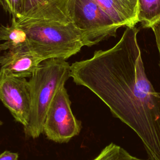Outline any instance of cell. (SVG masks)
Listing matches in <instances>:
<instances>
[{
    "label": "cell",
    "instance_id": "cell-7",
    "mask_svg": "<svg viewBox=\"0 0 160 160\" xmlns=\"http://www.w3.org/2000/svg\"><path fill=\"white\" fill-rule=\"evenodd\" d=\"M71 0H23L21 16L18 19L71 22L69 6ZM17 19V20H18Z\"/></svg>",
    "mask_w": 160,
    "mask_h": 160
},
{
    "label": "cell",
    "instance_id": "cell-5",
    "mask_svg": "<svg viewBox=\"0 0 160 160\" xmlns=\"http://www.w3.org/2000/svg\"><path fill=\"white\" fill-rule=\"evenodd\" d=\"M71 104L69 94L63 86L56 93L46 115L43 132L48 139L66 143L80 133L82 123L74 116Z\"/></svg>",
    "mask_w": 160,
    "mask_h": 160
},
{
    "label": "cell",
    "instance_id": "cell-2",
    "mask_svg": "<svg viewBox=\"0 0 160 160\" xmlns=\"http://www.w3.org/2000/svg\"><path fill=\"white\" fill-rule=\"evenodd\" d=\"M71 65L64 59L42 61L29 78L31 96L29 122L24 127L26 137L36 139L43 132V124L49 106L57 91L70 78Z\"/></svg>",
    "mask_w": 160,
    "mask_h": 160
},
{
    "label": "cell",
    "instance_id": "cell-4",
    "mask_svg": "<svg viewBox=\"0 0 160 160\" xmlns=\"http://www.w3.org/2000/svg\"><path fill=\"white\" fill-rule=\"evenodd\" d=\"M69 13L84 46L116 36L119 28L94 0H71Z\"/></svg>",
    "mask_w": 160,
    "mask_h": 160
},
{
    "label": "cell",
    "instance_id": "cell-6",
    "mask_svg": "<svg viewBox=\"0 0 160 160\" xmlns=\"http://www.w3.org/2000/svg\"><path fill=\"white\" fill-rule=\"evenodd\" d=\"M0 100L18 122L23 128L28 125L31 96L26 78L10 76L0 70Z\"/></svg>",
    "mask_w": 160,
    "mask_h": 160
},
{
    "label": "cell",
    "instance_id": "cell-3",
    "mask_svg": "<svg viewBox=\"0 0 160 160\" xmlns=\"http://www.w3.org/2000/svg\"><path fill=\"white\" fill-rule=\"evenodd\" d=\"M25 31L30 48L42 60L67 59L80 51L83 44L79 32L72 22L16 20Z\"/></svg>",
    "mask_w": 160,
    "mask_h": 160
},
{
    "label": "cell",
    "instance_id": "cell-9",
    "mask_svg": "<svg viewBox=\"0 0 160 160\" xmlns=\"http://www.w3.org/2000/svg\"><path fill=\"white\" fill-rule=\"evenodd\" d=\"M119 27H134L138 22V0H94Z\"/></svg>",
    "mask_w": 160,
    "mask_h": 160
},
{
    "label": "cell",
    "instance_id": "cell-1",
    "mask_svg": "<svg viewBox=\"0 0 160 160\" xmlns=\"http://www.w3.org/2000/svg\"><path fill=\"white\" fill-rule=\"evenodd\" d=\"M126 27L111 48L71 65L74 82L90 89L141 139L151 160H160V92L148 79L137 35Z\"/></svg>",
    "mask_w": 160,
    "mask_h": 160
},
{
    "label": "cell",
    "instance_id": "cell-16",
    "mask_svg": "<svg viewBox=\"0 0 160 160\" xmlns=\"http://www.w3.org/2000/svg\"><path fill=\"white\" fill-rule=\"evenodd\" d=\"M2 124H3V122H2V121H1V120H0V126H1V125H2Z\"/></svg>",
    "mask_w": 160,
    "mask_h": 160
},
{
    "label": "cell",
    "instance_id": "cell-12",
    "mask_svg": "<svg viewBox=\"0 0 160 160\" xmlns=\"http://www.w3.org/2000/svg\"><path fill=\"white\" fill-rule=\"evenodd\" d=\"M93 160H144L136 158L122 147L110 143Z\"/></svg>",
    "mask_w": 160,
    "mask_h": 160
},
{
    "label": "cell",
    "instance_id": "cell-13",
    "mask_svg": "<svg viewBox=\"0 0 160 160\" xmlns=\"http://www.w3.org/2000/svg\"><path fill=\"white\" fill-rule=\"evenodd\" d=\"M0 5L4 10L16 20L21 16L23 0H0Z\"/></svg>",
    "mask_w": 160,
    "mask_h": 160
},
{
    "label": "cell",
    "instance_id": "cell-11",
    "mask_svg": "<svg viewBox=\"0 0 160 160\" xmlns=\"http://www.w3.org/2000/svg\"><path fill=\"white\" fill-rule=\"evenodd\" d=\"M138 19L143 28H151L160 21V0H138Z\"/></svg>",
    "mask_w": 160,
    "mask_h": 160
},
{
    "label": "cell",
    "instance_id": "cell-14",
    "mask_svg": "<svg viewBox=\"0 0 160 160\" xmlns=\"http://www.w3.org/2000/svg\"><path fill=\"white\" fill-rule=\"evenodd\" d=\"M156 39V46L158 48V51L159 53V67H160V21L158 22L156 24H155L152 28H151Z\"/></svg>",
    "mask_w": 160,
    "mask_h": 160
},
{
    "label": "cell",
    "instance_id": "cell-15",
    "mask_svg": "<svg viewBox=\"0 0 160 160\" xmlns=\"http://www.w3.org/2000/svg\"><path fill=\"white\" fill-rule=\"evenodd\" d=\"M19 154L9 151H5L0 154V160H18Z\"/></svg>",
    "mask_w": 160,
    "mask_h": 160
},
{
    "label": "cell",
    "instance_id": "cell-10",
    "mask_svg": "<svg viewBox=\"0 0 160 160\" xmlns=\"http://www.w3.org/2000/svg\"><path fill=\"white\" fill-rule=\"evenodd\" d=\"M0 52L30 48L25 31L19 26L16 19L12 18L11 26H0Z\"/></svg>",
    "mask_w": 160,
    "mask_h": 160
},
{
    "label": "cell",
    "instance_id": "cell-8",
    "mask_svg": "<svg viewBox=\"0 0 160 160\" xmlns=\"http://www.w3.org/2000/svg\"><path fill=\"white\" fill-rule=\"evenodd\" d=\"M42 61L30 48L7 51L0 55V70L10 76L30 78Z\"/></svg>",
    "mask_w": 160,
    "mask_h": 160
}]
</instances>
